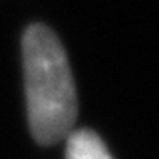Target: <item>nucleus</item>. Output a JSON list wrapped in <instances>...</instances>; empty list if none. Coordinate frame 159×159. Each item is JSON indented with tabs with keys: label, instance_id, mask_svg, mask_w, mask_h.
<instances>
[{
	"label": "nucleus",
	"instance_id": "2",
	"mask_svg": "<svg viewBox=\"0 0 159 159\" xmlns=\"http://www.w3.org/2000/svg\"><path fill=\"white\" fill-rule=\"evenodd\" d=\"M66 157L68 159H113L102 139L88 129H78V131L68 133Z\"/></svg>",
	"mask_w": 159,
	"mask_h": 159
},
{
	"label": "nucleus",
	"instance_id": "1",
	"mask_svg": "<svg viewBox=\"0 0 159 159\" xmlns=\"http://www.w3.org/2000/svg\"><path fill=\"white\" fill-rule=\"evenodd\" d=\"M22 54L30 129L40 143H56L68 137L78 113L66 52L52 30L34 24L22 38Z\"/></svg>",
	"mask_w": 159,
	"mask_h": 159
}]
</instances>
